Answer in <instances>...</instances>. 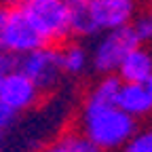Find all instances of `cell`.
Returning a JSON list of instances; mask_svg holds the SVG:
<instances>
[{
  "label": "cell",
  "mask_w": 152,
  "mask_h": 152,
  "mask_svg": "<svg viewBox=\"0 0 152 152\" xmlns=\"http://www.w3.org/2000/svg\"><path fill=\"white\" fill-rule=\"evenodd\" d=\"M137 118L118 108V104H99L85 99L78 131L95 142L104 152L121 150L137 133Z\"/></svg>",
  "instance_id": "cell-1"
},
{
  "label": "cell",
  "mask_w": 152,
  "mask_h": 152,
  "mask_svg": "<svg viewBox=\"0 0 152 152\" xmlns=\"http://www.w3.org/2000/svg\"><path fill=\"white\" fill-rule=\"evenodd\" d=\"M17 7L26 13L47 45H64L68 36H72L68 0H21Z\"/></svg>",
  "instance_id": "cell-2"
},
{
  "label": "cell",
  "mask_w": 152,
  "mask_h": 152,
  "mask_svg": "<svg viewBox=\"0 0 152 152\" xmlns=\"http://www.w3.org/2000/svg\"><path fill=\"white\" fill-rule=\"evenodd\" d=\"M137 45H142V42L137 40L131 23L102 32V36L97 38V42L93 47V53H91L93 70L97 74H116L121 61L125 59V55L131 49H135Z\"/></svg>",
  "instance_id": "cell-3"
},
{
  "label": "cell",
  "mask_w": 152,
  "mask_h": 152,
  "mask_svg": "<svg viewBox=\"0 0 152 152\" xmlns=\"http://www.w3.org/2000/svg\"><path fill=\"white\" fill-rule=\"evenodd\" d=\"M17 70L28 74L42 93H49L57 87V83L64 76L61 51L57 45H42L26 55H19Z\"/></svg>",
  "instance_id": "cell-4"
},
{
  "label": "cell",
  "mask_w": 152,
  "mask_h": 152,
  "mask_svg": "<svg viewBox=\"0 0 152 152\" xmlns=\"http://www.w3.org/2000/svg\"><path fill=\"white\" fill-rule=\"evenodd\" d=\"M42 45H47V42L38 34V30L32 26V21L26 17V13L17 4H11L4 32H2V40H0V51H7V53L19 57Z\"/></svg>",
  "instance_id": "cell-5"
},
{
  "label": "cell",
  "mask_w": 152,
  "mask_h": 152,
  "mask_svg": "<svg viewBox=\"0 0 152 152\" xmlns=\"http://www.w3.org/2000/svg\"><path fill=\"white\" fill-rule=\"evenodd\" d=\"M42 91L36 87V83L21 70H11L2 80H0V102L9 106L13 112H26L38 106L42 99Z\"/></svg>",
  "instance_id": "cell-6"
},
{
  "label": "cell",
  "mask_w": 152,
  "mask_h": 152,
  "mask_svg": "<svg viewBox=\"0 0 152 152\" xmlns=\"http://www.w3.org/2000/svg\"><path fill=\"white\" fill-rule=\"evenodd\" d=\"M89 9L99 32L129 26L135 19V0H89Z\"/></svg>",
  "instance_id": "cell-7"
},
{
  "label": "cell",
  "mask_w": 152,
  "mask_h": 152,
  "mask_svg": "<svg viewBox=\"0 0 152 152\" xmlns=\"http://www.w3.org/2000/svg\"><path fill=\"white\" fill-rule=\"evenodd\" d=\"M116 74L123 83H146L148 76H152V53L144 45H137L125 55Z\"/></svg>",
  "instance_id": "cell-8"
},
{
  "label": "cell",
  "mask_w": 152,
  "mask_h": 152,
  "mask_svg": "<svg viewBox=\"0 0 152 152\" xmlns=\"http://www.w3.org/2000/svg\"><path fill=\"white\" fill-rule=\"evenodd\" d=\"M116 104L121 110L131 114L133 118H142L152 114V95L144 83H123Z\"/></svg>",
  "instance_id": "cell-9"
},
{
  "label": "cell",
  "mask_w": 152,
  "mask_h": 152,
  "mask_svg": "<svg viewBox=\"0 0 152 152\" xmlns=\"http://www.w3.org/2000/svg\"><path fill=\"white\" fill-rule=\"evenodd\" d=\"M70 28H72V36H80V38L99 34L89 9V0H72L70 2Z\"/></svg>",
  "instance_id": "cell-10"
},
{
  "label": "cell",
  "mask_w": 152,
  "mask_h": 152,
  "mask_svg": "<svg viewBox=\"0 0 152 152\" xmlns=\"http://www.w3.org/2000/svg\"><path fill=\"white\" fill-rule=\"evenodd\" d=\"M121 87H123V80H121L118 74H102V78L89 91L87 99L99 102V104H116Z\"/></svg>",
  "instance_id": "cell-11"
},
{
  "label": "cell",
  "mask_w": 152,
  "mask_h": 152,
  "mask_svg": "<svg viewBox=\"0 0 152 152\" xmlns=\"http://www.w3.org/2000/svg\"><path fill=\"white\" fill-rule=\"evenodd\" d=\"M59 51H61V68H64V74H68V76H80L87 70L91 57H89V53L80 45H74V42L72 45H64Z\"/></svg>",
  "instance_id": "cell-12"
},
{
  "label": "cell",
  "mask_w": 152,
  "mask_h": 152,
  "mask_svg": "<svg viewBox=\"0 0 152 152\" xmlns=\"http://www.w3.org/2000/svg\"><path fill=\"white\" fill-rule=\"evenodd\" d=\"M61 137L68 142L72 152H104L95 142H91L83 131H68V133H64Z\"/></svg>",
  "instance_id": "cell-13"
},
{
  "label": "cell",
  "mask_w": 152,
  "mask_h": 152,
  "mask_svg": "<svg viewBox=\"0 0 152 152\" xmlns=\"http://www.w3.org/2000/svg\"><path fill=\"white\" fill-rule=\"evenodd\" d=\"M131 28H133V32H135L137 40H140L142 45L152 40V19H150L148 13H146V15H137V17L131 21Z\"/></svg>",
  "instance_id": "cell-14"
},
{
  "label": "cell",
  "mask_w": 152,
  "mask_h": 152,
  "mask_svg": "<svg viewBox=\"0 0 152 152\" xmlns=\"http://www.w3.org/2000/svg\"><path fill=\"white\" fill-rule=\"evenodd\" d=\"M15 118H17V112H13L9 106L0 102V137H4V133L13 127Z\"/></svg>",
  "instance_id": "cell-15"
},
{
  "label": "cell",
  "mask_w": 152,
  "mask_h": 152,
  "mask_svg": "<svg viewBox=\"0 0 152 152\" xmlns=\"http://www.w3.org/2000/svg\"><path fill=\"white\" fill-rule=\"evenodd\" d=\"M15 68H17V55L0 51V80H2L11 70H15Z\"/></svg>",
  "instance_id": "cell-16"
},
{
  "label": "cell",
  "mask_w": 152,
  "mask_h": 152,
  "mask_svg": "<svg viewBox=\"0 0 152 152\" xmlns=\"http://www.w3.org/2000/svg\"><path fill=\"white\" fill-rule=\"evenodd\" d=\"M40 152H72V148L68 146V142H66L64 137H59V140H55V142L47 144Z\"/></svg>",
  "instance_id": "cell-17"
},
{
  "label": "cell",
  "mask_w": 152,
  "mask_h": 152,
  "mask_svg": "<svg viewBox=\"0 0 152 152\" xmlns=\"http://www.w3.org/2000/svg\"><path fill=\"white\" fill-rule=\"evenodd\" d=\"M9 11H11V4H9V2L0 4V40H2V32H4V23H7Z\"/></svg>",
  "instance_id": "cell-18"
},
{
  "label": "cell",
  "mask_w": 152,
  "mask_h": 152,
  "mask_svg": "<svg viewBox=\"0 0 152 152\" xmlns=\"http://www.w3.org/2000/svg\"><path fill=\"white\" fill-rule=\"evenodd\" d=\"M144 85H146V89H148V91H150V95H152V76H148V80H146Z\"/></svg>",
  "instance_id": "cell-19"
},
{
  "label": "cell",
  "mask_w": 152,
  "mask_h": 152,
  "mask_svg": "<svg viewBox=\"0 0 152 152\" xmlns=\"http://www.w3.org/2000/svg\"><path fill=\"white\" fill-rule=\"evenodd\" d=\"M4 2H9V4H19L21 0H4Z\"/></svg>",
  "instance_id": "cell-20"
},
{
  "label": "cell",
  "mask_w": 152,
  "mask_h": 152,
  "mask_svg": "<svg viewBox=\"0 0 152 152\" xmlns=\"http://www.w3.org/2000/svg\"><path fill=\"white\" fill-rule=\"evenodd\" d=\"M0 152H2V137H0Z\"/></svg>",
  "instance_id": "cell-21"
},
{
  "label": "cell",
  "mask_w": 152,
  "mask_h": 152,
  "mask_svg": "<svg viewBox=\"0 0 152 152\" xmlns=\"http://www.w3.org/2000/svg\"><path fill=\"white\" fill-rule=\"evenodd\" d=\"M148 15H150V19H152V9H150V11H148Z\"/></svg>",
  "instance_id": "cell-22"
},
{
  "label": "cell",
  "mask_w": 152,
  "mask_h": 152,
  "mask_svg": "<svg viewBox=\"0 0 152 152\" xmlns=\"http://www.w3.org/2000/svg\"><path fill=\"white\" fill-rule=\"evenodd\" d=\"M68 2H72V0H68Z\"/></svg>",
  "instance_id": "cell-23"
}]
</instances>
